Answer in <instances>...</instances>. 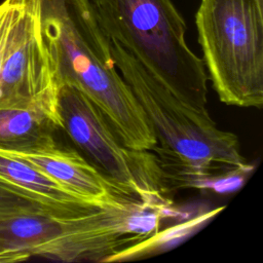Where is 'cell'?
<instances>
[{"instance_id": "6da1fadb", "label": "cell", "mask_w": 263, "mask_h": 263, "mask_svg": "<svg viewBox=\"0 0 263 263\" xmlns=\"http://www.w3.org/2000/svg\"><path fill=\"white\" fill-rule=\"evenodd\" d=\"M43 40L60 85L79 89L107 118L119 140L153 152L154 129L113 64L109 40L88 0H36Z\"/></svg>"}, {"instance_id": "7a4b0ae2", "label": "cell", "mask_w": 263, "mask_h": 263, "mask_svg": "<svg viewBox=\"0 0 263 263\" xmlns=\"http://www.w3.org/2000/svg\"><path fill=\"white\" fill-rule=\"evenodd\" d=\"M107 38L132 54L175 97L208 115V75L186 42L172 0H88Z\"/></svg>"}, {"instance_id": "3957f363", "label": "cell", "mask_w": 263, "mask_h": 263, "mask_svg": "<svg viewBox=\"0 0 263 263\" xmlns=\"http://www.w3.org/2000/svg\"><path fill=\"white\" fill-rule=\"evenodd\" d=\"M109 48L114 66L154 129L157 146L153 153L163 175L254 170L234 134L220 129L210 114L180 101L119 44L109 40Z\"/></svg>"}, {"instance_id": "277c9868", "label": "cell", "mask_w": 263, "mask_h": 263, "mask_svg": "<svg viewBox=\"0 0 263 263\" xmlns=\"http://www.w3.org/2000/svg\"><path fill=\"white\" fill-rule=\"evenodd\" d=\"M202 62L226 105H263V2L200 0L195 16Z\"/></svg>"}, {"instance_id": "5b68a950", "label": "cell", "mask_w": 263, "mask_h": 263, "mask_svg": "<svg viewBox=\"0 0 263 263\" xmlns=\"http://www.w3.org/2000/svg\"><path fill=\"white\" fill-rule=\"evenodd\" d=\"M58 107L62 129L101 172L144 202L173 205L166 197L168 190L153 152L127 148L104 114L69 83L60 85Z\"/></svg>"}, {"instance_id": "8992f818", "label": "cell", "mask_w": 263, "mask_h": 263, "mask_svg": "<svg viewBox=\"0 0 263 263\" xmlns=\"http://www.w3.org/2000/svg\"><path fill=\"white\" fill-rule=\"evenodd\" d=\"M59 89L36 0H14L0 73V108L39 111L62 125Z\"/></svg>"}, {"instance_id": "52a82bcc", "label": "cell", "mask_w": 263, "mask_h": 263, "mask_svg": "<svg viewBox=\"0 0 263 263\" xmlns=\"http://www.w3.org/2000/svg\"><path fill=\"white\" fill-rule=\"evenodd\" d=\"M0 151L28 162L66 188L103 206L124 209L144 202L77 151L58 143L35 151Z\"/></svg>"}, {"instance_id": "ba28073f", "label": "cell", "mask_w": 263, "mask_h": 263, "mask_svg": "<svg viewBox=\"0 0 263 263\" xmlns=\"http://www.w3.org/2000/svg\"><path fill=\"white\" fill-rule=\"evenodd\" d=\"M0 185L55 211L79 213L106 208L66 188L28 162L1 151Z\"/></svg>"}, {"instance_id": "9c48e42d", "label": "cell", "mask_w": 263, "mask_h": 263, "mask_svg": "<svg viewBox=\"0 0 263 263\" xmlns=\"http://www.w3.org/2000/svg\"><path fill=\"white\" fill-rule=\"evenodd\" d=\"M62 125L35 110L0 108V150L27 152L55 144L54 133Z\"/></svg>"}, {"instance_id": "30bf717a", "label": "cell", "mask_w": 263, "mask_h": 263, "mask_svg": "<svg viewBox=\"0 0 263 263\" xmlns=\"http://www.w3.org/2000/svg\"><path fill=\"white\" fill-rule=\"evenodd\" d=\"M224 208L225 206H218L211 210H201L191 217H185L180 222L172 224L163 230L158 229L135 243L119 250L107 258L105 262L134 261L167 252L201 230L210 221L218 216Z\"/></svg>"}, {"instance_id": "8fae6325", "label": "cell", "mask_w": 263, "mask_h": 263, "mask_svg": "<svg viewBox=\"0 0 263 263\" xmlns=\"http://www.w3.org/2000/svg\"><path fill=\"white\" fill-rule=\"evenodd\" d=\"M253 170L226 168L200 174H171L164 176L167 190L172 188H194L216 193H228L239 189Z\"/></svg>"}, {"instance_id": "7c38bea8", "label": "cell", "mask_w": 263, "mask_h": 263, "mask_svg": "<svg viewBox=\"0 0 263 263\" xmlns=\"http://www.w3.org/2000/svg\"><path fill=\"white\" fill-rule=\"evenodd\" d=\"M38 206H43L34 202L16 192L0 185V214L6 217L24 213ZM45 208V206H44Z\"/></svg>"}, {"instance_id": "4fadbf2b", "label": "cell", "mask_w": 263, "mask_h": 263, "mask_svg": "<svg viewBox=\"0 0 263 263\" xmlns=\"http://www.w3.org/2000/svg\"><path fill=\"white\" fill-rule=\"evenodd\" d=\"M14 0H3L0 3V73L4 54L6 38L12 17Z\"/></svg>"}, {"instance_id": "5bb4252c", "label": "cell", "mask_w": 263, "mask_h": 263, "mask_svg": "<svg viewBox=\"0 0 263 263\" xmlns=\"http://www.w3.org/2000/svg\"><path fill=\"white\" fill-rule=\"evenodd\" d=\"M18 261H21V259L16 255L6 252V251H3V250H0V263L18 262Z\"/></svg>"}, {"instance_id": "9a60e30c", "label": "cell", "mask_w": 263, "mask_h": 263, "mask_svg": "<svg viewBox=\"0 0 263 263\" xmlns=\"http://www.w3.org/2000/svg\"><path fill=\"white\" fill-rule=\"evenodd\" d=\"M1 218H6V216H3V215L0 214V219H1Z\"/></svg>"}, {"instance_id": "2e32d148", "label": "cell", "mask_w": 263, "mask_h": 263, "mask_svg": "<svg viewBox=\"0 0 263 263\" xmlns=\"http://www.w3.org/2000/svg\"><path fill=\"white\" fill-rule=\"evenodd\" d=\"M260 1H261V2H263V0H260Z\"/></svg>"}]
</instances>
